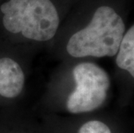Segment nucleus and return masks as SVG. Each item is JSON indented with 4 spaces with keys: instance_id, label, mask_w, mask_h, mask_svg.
Masks as SVG:
<instances>
[{
    "instance_id": "f257e3e1",
    "label": "nucleus",
    "mask_w": 134,
    "mask_h": 133,
    "mask_svg": "<svg viewBox=\"0 0 134 133\" xmlns=\"http://www.w3.org/2000/svg\"><path fill=\"white\" fill-rule=\"evenodd\" d=\"M120 16L109 6L96 10L90 24L71 36L67 51L73 57L114 56L125 34Z\"/></svg>"
},
{
    "instance_id": "f03ea898",
    "label": "nucleus",
    "mask_w": 134,
    "mask_h": 133,
    "mask_svg": "<svg viewBox=\"0 0 134 133\" xmlns=\"http://www.w3.org/2000/svg\"><path fill=\"white\" fill-rule=\"evenodd\" d=\"M1 11L5 29L34 41L50 40L59 27L58 12L50 0H9Z\"/></svg>"
},
{
    "instance_id": "7ed1b4c3",
    "label": "nucleus",
    "mask_w": 134,
    "mask_h": 133,
    "mask_svg": "<svg viewBox=\"0 0 134 133\" xmlns=\"http://www.w3.org/2000/svg\"><path fill=\"white\" fill-rule=\"evenodd\" d=\"M76 87L67 100V108L72 113L93 111L107 98L110 86L109 76L105 70L90 62L78 64L73 70Z\"/></svg>"
},
{
    "instance_id": "20e7f679",
    "label": "nucleus",
    "mask_w": 134,
    "mask_h": 133,
    "mask_svg": "<svg viewBox=\"0 0 134 133\" xmlns=\"http://www.w3.org/2000/svg\"><path fill=\"white\" fill-rule=\"evenodd\" d=\"M24 74L18 63L10 58L0 59V95L15 98L21 92Z\"/></svg>"
},
{
    "instance_id": "39448f33",
    "label": "nucleus",
    "mask_w": 134,
    "mask_h": 133,
    "mask_svg": "<svg viewBox=\"0 0 134 133\" xmlns=\"http://www.w3.org/2000/svg\"><path fill=\"white\" fill-rule=\"evenodd\" d=\"M117 66L134 78V25L124 34L116 58Z\"/></svg>"
},
{
    "instance_id": "423d86ee",
    "label": "nucleus",
    "mask_w": 134,
    "mask_h": 133,
    "mask_svg": "<svg viewBox=\"0 0 134 133\" xmlns=\"http://www.w3.org/2000/svg\"><path fill=\"white\" fill-rule=\"evenodd\" d=\"M78 133H111V130L100 121L92 120L81 125Z\"/></svg>"
}]
</instances>
